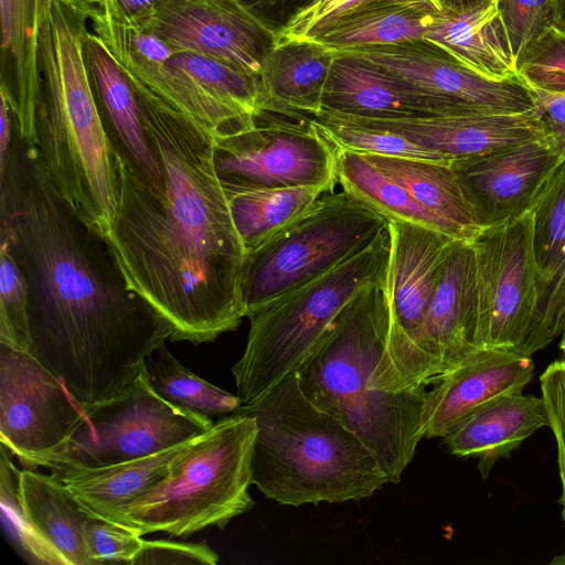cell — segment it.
<instances>
[{
  "mask_svg": "<svg viewBox=\"0 0 565 565\" xmlns=\"http://www.w3.org/2000/svg\"><path fill=\"white\" fill-rule=\"evenodd\" d=\"M0 218V243L26 284L28 351L83 404L122 393L169 328L130 289L103 234L57 190L15 124Z\"/></svg>",
  "mask_w": 565,
  "mask_h": 565,
  "instance_id": "1",
  "label": "cell"
},
{
  "mask_svg": "<svg viewBox=\"0 0 565 565\" xmlns=\"http://www.w3.org/2000/svg\"><path fill=\"white\" fill-rule=\"evenodd\" d=\"M131 78L164 196L138 181L115 153L119 198L103 236L130 289L168 326L169 340L212 342L246 317L247 256L215 168V141Z\"/></svg>",
  "mask_w": 565,
  "mask_h": 565,
  "instance_id": "2",
  "label": "cell"
},
{
  "mask_svg": "<svg viewBox=\"0 0 565 565\" xmlns=\"http://www.w3.org/2000/svg\"><path fill=\"white\" fill-rule=\"evenodd\" d=\"M390 319L387 276L343 307L297 373L306 396L352 430L388 481L398 483L425 437L427 388L390 392L376 386Z\"/></svg>",
  "mask_w": 565,
  "mask_h": 565,
  "instance_id": "3",
  "label": "cell"
},
{
  "mask_svg": "<svg viewBox=\"0 0 565 565\" xmlns=\"http://www.w3.org/2000/svg\"><path fill=\"white\" fill-rule=\"evenodd\" d=\"M87 21L53 0L42 24L34 145L57 190L104 235L116 214L119 178L83 57Z\"/></svg>",
  "mask_w": 565,
  "mask_h": 565,
  "instance_id": "4",
  "label": "cell"
},
{
  "mask_svg": "<svg viewBox=\"0 0 565 565\" xmlns=\"http://www.w3.org/2000/svg\"><path fill=\"white\" fill-rule=\"evenodd\" d=\"M233 414L256 419L252 481L280 504L360 501L390 483L364 443L306 396L297 371Z\"/></svg>",
  "mask_w": 565,
  "mask_h": 565,
  "instance_id": "5",
  "label": "cell"
},
{
  "mask_svg": "<svg viewBox=\"0 0 565 565\" xmlns=\"http://www.w3.org/2000/svg\"><path fill=\"white\" fill-rule=\"evenodd\" d=\"M256 435L253 416L231 414L218 419L116 523L141 536L163 532L189 537L210 526L224 529L254 507L248 488Z\"/></svg>",
  "mask_w": 565,
  "mask_h": 565,
  "instance_id": "6",
  "label": "cell"
},
{
  "mask_svg": "<svg viewBox=\"0 0 565 565\" xmlns=\"http://www.w3.org/2000/svg\"><path fill=\"white\" fill-rule=\"evenodd\" d=\"M388 227L365 249L250 313L242 358L232 366L237 396L249 404L296 372L343 307L387 278Z\"/></svg>",
  "mask_w": 565,
  "mask_h": 565,
  "instance_id": "7",
  "label": "cell"
},
{
  "mask_svg": "<svg viewBox=\"0 0 565 565\" xmlns=\"http://www.w3.org/2000/svg\"><path fill=\"white\" fill-rule=\"evenodd\" d=\"M387 225L385 216L354 194L326 192L247 253L243 278L246 317L359 254Z\"/></svg>",
  "mask_w": 565,
  "mask_h": 565,
  "instance_id": "8",
  "label": "cell"
},
{
  "mask_svg": "<svg viewBox=\"0 0 565 565\" xmlns=\"http://www.w3.org/2000/svg\"><path fill=\"white\" fill-rule=\"evenodd\" d=\"M211 418L162 398L150 385L145 365L122 393L85 404V415L55 449L20 459L23 468L50 471L96 468L143 457L207 431Z\"/></svg>",
  "mask_w": 565,
  "mask_h": 565,
  "instance_id": "9",
  "label": "cell"
},
{
  "mask_svg": "<svg viewBox=\"0 0 565 565\" xmlns=\"http://www.w3.org/2000/svg\"><path fill=\"white\" fill-rule=\"evenodd\" d=\"M471 244L477 273L475 348L531 356L537 306L531 212L482 230Z\"/></svg>",
  "mask_w": 565,
  "mask_h": 565,
  "instance_id": "10",
  "label": "cell"
},
{
  "mask_svg": "<svg viewBox=\"0 0 565 565\" xmlns=\"http://www.w3.org/2000/svg\"><path fill=\"white\" fill-rule=\"evenodd\" d=\"M333 146L310 121L263 113L250 128L215 143L214 161L225 192L327 185L334 188Z\"/></svg>",
  "mask_w": 565,
  "mask_h": 565,
  "instance_id": "11",
  "label": "cell"
},
{
  "mask_svg": "<svg viewBox=\"0 0 565 565\" xmlns=\"http://www.w3.org/2000/svg\"><path fill=\"white\" fill-rule=\"evenodd\" d=\"M84 415L85 404L29 351L0 341V441L12 455L55 449Z\"/></svg>",
  "mask_w": 565,
  "mask_h": 565,
  "instance_id": "12",
  "label": "cell"
},
{
  "mask_svg": "<svg viewBox=\"0 0 565 565\" xmlns=\"http://www.w3.org/2000/svg\"><path fill=\"white\" fill-rule=\"evenodd\" d=\"M448 103L458 115L524 114L536 109L532 89L518 75L482 76L426 40L347 50Z\"/></svg>",
  "mask_w": 565,
  "mask_h": 565,
  "instance_id": "13",
  "label": "cell"
},
{
  "mask_svg": "<svg viewBox=\"0 0 565 565\" xmlns=\"http://www.w3.org/2000/svg\"><path fill=\"white\" fill-rule=\"evenodd\" d=\"M177 52H193L259 81L277 32L239 0H166L145 28Z\"/></svg>",
  "mask_w": 565,
  "mask_h": 565,
  "instance_id": "14",
  "label": "cell"
},
{
  "mask_svg": "<svg viewBox=\"0 0 565 565\" xmlns=\"http://www.w3.org/2000/svg\"><path fill=\"white\" fill-rule=\"evenodd\" d=\"M476 253L471 242L454 239L416 343L417 387L457 367L477 349Z\"/></svg>",
  "mask_w": 565,
  "mask_h": 565,
  "instance_id": "15",
  "label": "cell"
},
{
  "mask_svg": "<svg viewBox=\"0 0 565 565\" xmlns=\"http://www.w3.org/2000/svg\"><path fill=\"white\" fill-rule=\"evenodd\" d=\"M563 160L546 140L450 163L478 223L489 228L529 213Z\"/></svg>",
  "mask_w": 565,
  "mask_h": 565,
  "instance_id": "16",
  "label": "cell"
},
{
  "mask_svg": "<svg viewBox=\"0 0 565 565\" xmlns=\"http://www.w3.org/2000/svg\"><path fill=\"white\" fill-rule=\"evenodd\" d=\"M330 113L362 127L403 136L439 154L449 164L546 140L536 109L524 114L413 118H366Z\"/></svg>",
  "mask_w": 565,
  "mask_h": 565,
  "instance_id": "17",
  "label": "cell"
},
{
  "mask_svg": "<svg viewBox=\"0 0 565 565\" xmlns=\"http://www.w3.org/2000/svg\"><path fill=\"white\" fill-rule=\"evenodd\" d=\"M82 46L92 93L113 150L138 181L164 196L162 170L145 128L131 76L88 29Z\"/></svg>",
  "mask_w": 565,
  "mask_h": 565,
  "instance_id": "18",
  "label": "cell"
},
{
  "mask_svg": "<svg viewBox=\"0 0 565 565\" xmlns=\"http://www.w3.org/2000/svg\"><path fill=\"white\" fill-rule=\"evenodd\" d=\"M533 374L529 355L503 349L477 350L427 388L424 436L441 438L475 408L502 395L522 393Z\"/></svg>",
  "mask_w": 565,
  "mask_h": 565,
  "instance_id": "19",
  "label": "cell"
},
{
  "mask_svg": "<svg viewBox=\"0 0 565 565\" xmlns=\"http://www.w3.org/2000/svg\"><path fill=\"white\" fill-rule=\"evenodd\" d=\"M321 109L366 118L460 116L441 98L367 61L337 52Z\"/></svg>",
  "mask_w": 565,
  "mask_h": 565,
  "instance_id": "20",
  "label": "cell"
},
{
  "mask_svg": "<svg viewBox=\"0 0 565 565\" xmlns=\"http://www.w3.org/2000/svg\"><path fill=\"white\" fill-rule=\"evenodd\" d=\"M548 426L544 401L522 393L507 394L475 408L441 437L448 450L459 457H477L486 479L494 465L537 429Z\"/></svg>",
  "mask_w": 565,
  "mask_h": 565,
  "instance_id": "21",
  "label": "cell"
},
{
  "mask_svg": "<svg viewBox=\"0 0 565 565\" xmlns=\"http://www.w3.org/2000/svg\"><path fill=\"white\" fill-rule=\"evenodd\" d=\"M53 0H0L2 70L0 93L7 97L19 135L35 139L39 98V35Z\"/></svg>",
  "mask_w": 565,
  "mask_h": 565,
  "instance_id": "22",
  "label": "cell"
},
{
  "mask_svg": "<svg viewBox=\"0 0 565 565\" xmlns=\"http://www.w3.org/2000/svg\"><path fill=\"white\" fill-rule=\"evenodd\" d=\"M333 58L334 52L316 41H278L260 72L264 113L291 118L319 113Z\"/></svg>",
  "mask_w": 565,
  "mask_h": 565,
  "instance_id": "23",
  "label": "cell"
},
{
  "mask_svg": "<svg viewBox=\"0 0 565 565\" xmlns=\"http://www.w3.org/2000/svg\"><path fill=\"white\" fill-rule=\"evenodd\" d=\"M196 437L128 461L51 471L94 515L115 522L127 507L169 472L177 457Z\"/></svg>",
  "mask_w": 565,
  "mask_h": 565,
  "instance_id": "24",
  "label": "cell"
},
{
  "mask_svg": "<svg viewBox=\"0 0 565 565\" xmlns=\"http://www.w3.org/2000/svg\"><path fill=\"white\" fill-rule=\"evenodd\" d=\"M424 40L482 76L493 79L518 76L497 0L462 12L436 11Z\"/></svg>",
  "mask_w": 565,
  "mask_h": 565,
  "instance_id": "25",
  "label": "cell"
},
{
  "mask_svg": "<svg viewBox=\"0 0 565 565\" xmlns=\"http://www.w3.org/2000/svg\"><path fill=\"white\" fill-rule=\"evenodd\" d=\"M19 497L35 533L63 565H92L85 545V529L94 515L53 473L23 468Z\"/></svg>",
  "mask_w": 565,
  "mask_h": 565,
  "instance_id": "26",
  "label": "cell"
},
{
  "mask_svg": "<svg viewBox=\"0 0 565 565\" xmlns=\"http://www.w3.org/2000/svg\"><path fill=\"white\" fill-rule=\"evenodd\" d=\"M361 154L402 184L420 206L445 225L448 236L452 239L472 242L482 232L483 228L466 201L450 164Z\"/></svg>",
  "mask_w": 565,
  "mask_h": 565,
  "instance_id": "27",
  "label": "cell"
},
{
  "mask_svg": "<svg viewBox=\"0 0 565 565\" xmlns=\"http://www.w3.org/2000/svg\"><path fill=\"white\" fill-rule=\"evenodd\" d=\"M532 242L537 306L529 354L544 349L545 324L557 285L565 273V161L551 175L532 209Z\"/></svg>",
  "mask_w": 565,
  "mask_h": 565,
  "instance_id": "28",
  "label": "cell"
},
{
  "mask_svg": "<svg viewBox=\"0 0 565 565\" xmlns=\"http://www.w3.org/2000/svg\"><path fill=\"white\" fill-rule=\"evenodd\" d=\"M436 11L425 3L371 0L334 20L312 41L342 52L424 40Z\"/></svg>",
  "mask_w": 565,
  "mask_h": 565,
  "instance_id": "29",
  "label": "cell"
},
{
  "mask_svg": "<svg viewBox=\"0 0 565 565\" xmlns=\"http://www.w3.org/2000/svg\"><path fill=\"white\" fill-rule=\"evenodd\" d=\"M335 177L342 190L361 199L387 221H406L448 235L445 225L436 216L420 206L402 184L369 162L363 154L337 148Z\"/></svg>",
  "mask_w": 565,
  "mask_h": 565,
  "instance_id": "30",
  "label": "cell"
},
{
  "mask_svg": "<svg viewBox=\"0 0 565 565\" xmlns=\"http://www.w3.org/2000/svg\"><path fill=\"white\" fill-rule=\"evenodd\" d=\"M332 190L327 185H302L225 193L248 253Z\"/></svg>",
  "mask_w": 565,
  "mask_h": 565,
  "instance_id": "31",
  "label": "cell"
},
{
  "mask_svg": "<svg viewBox=\"0 0 565 565\" xmlns=\"http://www.w3.org/2000/svg\"><path fill=\"white\" fill-rule=\"evenodd\" d=\"M145 371L150 385L162 398L194 414L212 419L231 415L243 405L237 395L184 367L164 344L147 358Z\"/></svg>",
  "mask_w": 565,
  "mask_h": 565,
  "instance_id": "32",
  "label": "cell"
},
{
  "mask_svg": "<svg viewBox=\"0 0 565 565\" xmlns=\"http://www.w3.org/2000/svg\"><path fill=\"white\" fill-rule=\"evenodd\" d=\"M307 118L337 148L360 153L447 163L439 154L409 141L403 136L349 122L324 109Z\"/></svg>",
  "mask_w": 565,
  "mask_h": 565,
  "instance_id": "33",
  "label": "cell"
},
{
  "mask_svg": "<svg viewBox=\"0 0 565 565\" xmlns=\"http://www.w3.org/2000/svg\"><path fill=\"white\" fill-rule=\"evenodd\" d=\"M0 502L3 523L18 550L35 564L63 565L60 557L42 541L28 521L19 497L20 471L9 458V450L1 444Z\"/></svg>",
  "mask_w": 565,
  "mask_h": 565,
  "instance_id": "34",
  "label": "cell"
},
{
  "mask_svg": "<svg viewBox=\"0 0 565 565\" xmlns=\"http://www.w3.org/2000/svg\"><path fill=\"white\" fill-rule=\"evenodd\" d=\"M516 73L532 88L565 94V33L550 24L522 50Z\"/></svg>",
  "mask_w": 565,
  "mask_h": 565,
  "instance_id": "35",
  "label": "cell"
},
{
  "mask_svg": "<svg viewBox=\"0 0 565 565\" xmlns=\"http://www.w3.org/2000/svg\"><path fill=\"white\" fill-rule=\"evenodd\" d=\"M28 289L7 246H0V341L29 350Z\"/></svg>",
  "mask_w": 565,
  "mask_h": 565,
  "instance_id": "36",
  "label": "cell"
},
{
  "mask_svg": "<svg viewBox=\"0 0 565 565\" xmlns=\"http://www.w3.org/2000/svg\"><path fill=\"white\" fill-rule=\"evenodd\" d=\"M143 539L135 530L93 515L85 529V545L92 565L130 564Z\"/></svg>",
  "mask_w": 565,
  "mask_h": 565,
  "instance_id": "37",
  "label": "cell"
},
{
  "mask_svg": "<svg viewBox=\"0 0 565 565\" xmlns=\"http://www.w3.org/2000/svg\"><path fill=\"white\" fill-rule=\"evenodd\" d=\"M501 20L515 58L539 36L553 17V0H497Z\"/></svg>",
  "mask_w": 565,
  "mask_h": 565,
  "instance_id": "38",
  "label": "cell"
},
{
  "mask_svg": "<svg viewBox=\"0 0 565 565\" xmlns=\"http://www.w3.org/2000/svg\"><path fill=\"white\" fill-rule=\"evenodd\" d=\"M371 0H311L277 31L278 41H312L338 18Z\"/></svg>",
  "mask_w": 565,
  "mask_h": 565,
  "instance_id": "39",
  "label": "cell"
},
{
  "mask_svg": "<svg viewBox=\"0 0 565 565\" xmlns=\"http://www.w3.org/2000/svg\"><path fill=\"white\" fill-rule=\"evenodd\" d=\"M548 427L557 445V462L562 482V518L565 521V360L552 362L540 377Z\"/></svg>",
  "mask_w": 565,
  "mask_h": 565,
  "instance_id": "40",
  "label": "cell"
},
{
  "mask_svg": "<svg viewBox=\"0 0 565 565\" xmlns=\"http://www.w3.org/2000/svg\"><path fill=\"white\" fill-rule=\"evenodd\" d=\"M217 562L218 555L206 542L143 540L131 565H215Z\"/></svg>",
  "mask_w": 565,
  "mask_h": 565,
  "instance_id": "41",
  "label": "cell"
},
{
  "mask_svg": "<svg viewBox=\"0 0 565 565\" xmlns=\"http://www.w3.org/2000/svg\"><path fill=\"white\" fill-rule=\"evenodd\" d=\"M530 88L536 100V111L544 128L546 142L565 161V94Z\"/></svg>",
  "mask_w": 565,
  "mask_h": 565,
  "instance_id": "42",
  "label": "cell"
},
{
  "mask_svg": "<svg viewBox=\"0 0 565 565\" xmlns=\"http://www.w3.org/2000/svg\"><path fill=\"white\" fill-rule=\"evenodd\" d=\"M166 0H106L104 13L118 23L142 29Z\"/></svg>",
  "mask_w": 565,
  "mask_h": 565,
  "instance_id": "43",
  "label": "cell"
},
{
  "mask_svg": "<svg viewBox=\"0 0 565 565\" xmlns=\"http://www.w3.org/2000/svg\"><path fill=\"white\" fill-rule=\"evenodd\" d=\"M252 13L274 30L275 17L286 14L291 9L290 17L311 0H239ZM289 17V18H290ZM286 22V21H285ZM285 24V23H284Z\"/></svg>",
  "mask_w": 565,
  "mask_h": 565,
  "instance_id": "44",
  "label": "cell"
},
{
  "mask_svg": "<svg viewBox=\"0 0 565 565\" xmlns=\"http://www.w3.org/2000/svg\"><path fill=\"white\" fill-rule=\"evenodd\" d=\"M565 328V273L555 290L545 324V343L548 345Z\"/></svg>",
  "mask_w": 565,
  "mask_h": 565,
  "instance_id": "45",
  "label": "cell"
},
{
  "mask_svg": "<svg viewBox=\"0 0 565 565\" xmlns=\"http://www.w3.org/2000/svg\"><path fill=\"white\" fill-rule=\"evenodd\" d=\"M0 172L4 169L9 151L14 136V115L11 106L4 96L0 93Z\"/></svg>",
  "mask_w": 565,
  "mask_h": 565,
  "instance_id": "46",
  "label": "cell"
},
{
  "mask_svg": "<svg viewBox=\"0 0 565 565\" xmlns=\"http://www.w3.org/2000/svg\"><path fill=\"white\" fill-rule=\"evenodd\" d=\"M68 7L85 13L88 19L103 13L106 0H60Z\"/></svg>",
  "mask_w": 565,
  "mask_h": 565,
  "instance_id": "47",
  "label": "cell"
},
{
  "mask_svg": "<svg viewBox=\"0 0 565 565\" xmlns=\"http://www.w3.org/2000/svg\"><path fill=\"white\" fill-rule=\"evenodd\" d=\"M443 10L462 12L475 9L489 0H437Z\"/></svg>",
  "mask_w": 565,
  "mask_h": 565,
  "instance_id": "48",
  "label": "cell"
},
{
  "mask_svg": "<svg viewBox=\"0 0 565 565\" xmlns=\"http://www.w3.org/2000/svg\"><path fill=\"white\" fill-rule=\"evenodd\" d=\"M552 24L565 33V0H553Z\"/></svg>",
  "mask_w": 565,
  "mask_h": 565,
  "instance_id": "49",
  "label": "cell"
},
{
  "mask_svg": "<svg viewBox=\"0 0 565 565\" xmlns=\"http://www.w3.org/2000/svg\"><path fill=\"white\" fill-rule=\"evenodd\" d=\"M399 1H409V2L425 3V4L431 7L433 9H435L437 11H443V8H441V6L439 4V2L437 0H399Z\"/></svg>",
  "mask_w": 565,
  "mask_h": 565,
  "instance_id": "50",
  "label": "cell"
},
{
  "mask_svg": "<svg viewBox=\"0 0 565 565\" xmlns=\"http://www.w3.org/2000/svg\"><path fill=\"white\" fill-rule=\"evenodd\" d=\"M551 565H565V553L554 556L553 559L550 562Z\"/></svg>",
  "mask_w": 565,
  "mask_h": 565,
  "instance_id": "51",
  "label": "cell"
},
{
  "mask_svg": "<svg viewBox=\"0 0 565 565\" xmlns=\"http://www.w3.org/2000/svg\"><path fill=\"white\" fill-rule=\"evenodd\" d=\"M561 335H562V338H561V342H559V348L565 351V328Z\"/></svg>",
  "mask_w": 565,
  "mask_h": 565,
  "instance_id": "52",
  "label": "cell"
}]
</instances>
